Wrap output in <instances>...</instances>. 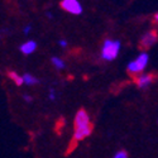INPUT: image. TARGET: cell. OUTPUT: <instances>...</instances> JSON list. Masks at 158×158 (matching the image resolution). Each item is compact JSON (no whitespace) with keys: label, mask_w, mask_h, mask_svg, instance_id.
Returning a JSON list of instances; mask_svg holds the SVG:
<instances>
[{"label":"cell","mask_w":158,"mask_h":158,"mask_svg":"<svg viewBox=\"0 0 158 158\" xmlns=\"http://www.w3.org/2000/svg\"><path fill=\"white\" fill-rule=\"evenodd\" d=\"M23 80H24V84H27V85H37L38 84V78H35L31 73H24Z\"/></svg>","instance_id":"9"},{"label":"cell","mask_w":158,"mask_h":158,"mask_svg":"<svg viewBox=\"0 0 158 158\" xmlns=\"http://www.w3.org/2000/svg\"><path fill=\"white\" fill-rule=\"evenodd\" d=\"M23 99H24V101H27V102H32V96H29V95H23Z\"/></svg>","instance_id":"15"},{"label":"cell","mask_w":158,"mask_h":158,"mask_svg":"<svg viewBox=\"0 0 158 158\" xmlns=\"http://www.w3.org/2000/svg\"><path fill=\"white\" fill-rule=\"evenodd\" d=\"M58 44H60L62 48H64V47H67V41H66V39H60Z\"/></svg>","instance_id":"13"},{"label":"cell","mask_w":158,"mask_h":158,"mask_svg":"<svg viewBox=\"0 0 158 158\" xmlns=\"http://www.w3.org/2000/svg\"><path fill=\"white\" fill-rule=\"evenodd\" d=\"M153 76L152 75H140L138 78H137V85L140 87V89H146V87H148L151 84H152V81H153Z\"/></svg>","instance_id":"7"},{"label":"cell","mask_w":158,"mask_h":158,"mask_svg":"<svg viewBox=\"0 0 158 158\" xmlns=\"http://www.w3.org/2000/svg\"><path fill=\"white\" fill-rule=\"evenodd\" d=\"M19 49L24 55H32L33 52H35V49H37V43L34 41H27L19 47Z\"/></svg>","instance_id":"6"},{"label":"cell","mask_w":158,"mask_h":158,"mask_svg":"<svg viewBox=\"0 0 158 158\" xmlns=\"http://www.w3.org/2000/svg\"><path fill=\"white\" fill-rule=\"evenodd\" d=\"M113 158H128V153L125 151H119L115 153V156Z\"/></svg>","instance_id":"11"},{"label":"cell","mask_w":158,"mask_h":158,"mask_svg":"<svg viewBox=\"0 0 158 158\" xmlns=\"http://www.w3.org/2000/svg\"><path fill=\"white\" fill-rule=\"evenodd\" d=\"M8 76L11 78L13 81H14V84L17 85V86H20V85H23L24 84V80H23V76H20V75H18L17 72H9L8 73Z\"/></svg>","instance_id":"8"},{"label":"cell","mask_w":158,"mask_h":158,"mask_svg":"<svg viewBox=\"0 0 158 158\" xmlns=\"http://www.w3.org/2000/svg\"><path fill=\"white\" fill-rule=\"evenodd\" d=\"M49 100H52V101L56 100V91H55V89H49Z\"/></svg>","instance_id":"12"},{"label":"cell","mask_w":158,"mask_h":158,"mask_svg":"<svg viewBox=\"0 0 158 158\" xmlns=\"http://www.w3.org/2000/svg\"><path fill=\"white\" fill-rule=\"evenodd\" d=\"M31 31H32V27H31V25H27V27H24V28H23V32H24L25 34H28Z\"/></svg>","instance_id":"14"},{"label":"cell","mask_w":158,"mask_h":158,"mask_svg":"<svg viewBox=\"0 0 158 158\" xmlns=\"http://www.w3.org/2000/svg\"><path fill=\"white\" fill-rule=\"evenodd\" d=\"M61 8L64 11L70 13V14H75V15H78L82 13V5L80 4L78 0H62Z\"/></svg>","instance_id":"4"},{"label":"cell","mask_w":158,"mask_h":158,"mask_svg":"<svg viewBox=\"0 0 158 158\" xmlns=\"http://www.w3.org/2000/svg\"><path fill=\"white\" fill-rule=\"evenodd\" d=\"M120 42L119 41H114V39H106L102 44L101 48V58L105 61H113L118 57L120 51Z\"/></svg>","instance_id":"2"},{"label":"cell","mask_w":158,"mask_h":158,"mask_svg":"<svg viewBox=\"0 0 158 158\" xmlns=\"http://www.w3.org/2000/svg\"><path fill=\"white\" fill-rule=\"evenodd\" d=\"M93 131L90 116L85 110H78L75 116V140H82Z\"/></svg>","instance_id":"1"},{"label":"cell","mask_w":158,"mask_h":158,"mask_svg":"<svg viewBox=\"0 0 158 158\" xmlns=\"http://www.w3.org/2000/svg\"><path fill=\"white\" fill-rule=\"evenodd\" d=\"M157 123H158V120H157Z\"/></svg>","instance_id":"17"},{"label":"cell","mask_w":158,"mask_h":158,"mask_svg":"<svg viewBox=\"0 0 158 158\" xmlns=\"http://www.w3.org/2000/svg\"><path fill=\"white\" fill-rule=\"evenodd\" d=\"M149 61V56L147 52H142L140 55H138V57L135 60H133L131 62H129L128 64V72L131 75H138L140 72L144 71V69L147 67Z\"/></svg>","instance_id":"3"},{"label":"cell","mask_w":158,"mask_h":158,"mask_svg":"<svg viewBox=\"0 0 158 158\" xmlns=\"http://www.w3.org/2000/svg\"><path fill=\"white\" fill-rule=\"evenodd\" d=\"M51 61H52V63H53L55 69H57V70H63L64 69V62L60 57H52Z\"/></svg>","instance_id":"10"},{"label":"cell","mask_w":158,"mask_h":158,"mask_svg":"<svg viewBox=\"0 0 158 158\" xmlns=\"http://www.w3.org/2000/svg\"><path fill=\"white\" fill-rule=\"evenodd\" d=\"M158 41V34L156 32H148L146 33L140 39V46L143 48H149Z\"/></svg>","instance_id":"5"},{"label":"cell","mask_w":158,"mask_h":158,"mask_svg":"<svg viewBox=\"0 0 158 158\" xmlns=\"http://www.w3.org/2000/svg\"><path fill=\"white\" fill-rule=\"evenodd\" d=\"M154 19H156V22H158V13H157V14L154 15Z\"/></svg>","instance_id":"16"}]
</instances>
